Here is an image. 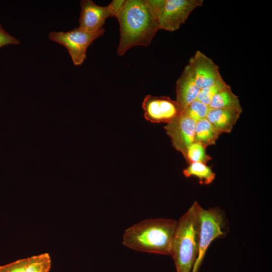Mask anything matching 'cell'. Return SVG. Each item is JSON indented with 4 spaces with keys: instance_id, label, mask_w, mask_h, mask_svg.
Wrapping results in <instances>:
<instances>
[{
    "instance_id": "16",
    "label": "cell",
    "mask_w": 272,
    "mask_h": 272,
    "mask_svg": "<svg viewBox=\"0 0 272 272\" xmlns=\"http://www.w3.org/2000/svg\"><path fill=\"white\" fill-rule=\"evenodd\" d=\"M50 268V257L45 253L28 257L25 272H49Z\"/></svg>"
},
{
    "instance_id": "15",
    "label": "cell",
    "mask_w": 272,
    "mask_h": 272,
    "mask_svg": "<svg viewBox=\"0 0 272 272\" xmlns=\"http://www.w3.org/2000/svg\"><path fill=\"white\" fill-rule=\"evenodd\" d=\"M183 174L186 177H195L200 184L208 185L215 180L216 174L211 168L201 162H194L183 170Z\"/></svg>"
},
{
    "instance_id": "11",
    "label": "cell",
    "mask_w": 272,
    "mask_h": 272,
    "mask_svg": "<svg viewBox=\"0 0 272 272\" xmlns=\"http://www.w3.org/2000/svg\"><path fill=\"white\" fill-rule=\"evenodd\" d=\"M200 91L194 82L189 65H186L176 84V101L182 111L196 100Z\"/></svg>"
},
{
    "instance_id": "2",
    "label": "cell",
    "mask_w": 272,
    "mask_h": 272,
    "mask_svg": "<svg viewBox=\"0 0 272 272\" xmlns=\"http://www.w3.org/2000/svg\"><path fill=\"white\" fill-rule=\"evenodd\" d=\"M177 224L166 218L142 221L125 230L123 244L138 251L170 255Z\"/></svg>"
},
{
    "instance_id": "18",
    "label": "cell",
    "mask_w": 272,
    "mask_h": 272,
    "mask_svg": "<svg viewBox=\"0 0 272 272\" xmlns=\"http://www.w3.org/2000/svg\"><path fill=\"white\" fill-rule=\"evenodd\" d=\"M209 109L208 105L195 100L190 103L182 113L197 121L206 118Z\"/></svg>"
},
{
    "instance_id": "10",
    "label": "cell",
    "mask_w": 272,
    "mask_h": 272,
    "mask_svg": "<svg viewBox=\"0 0 272 272\" xmlns=\"http://www.w3.org/2000/svg\"><path fill=\"white\" fill-rule=\"evenodd\" d=\"M80 6L78 28L86 31L93 32L103 28L106 19L113 17L109 5L101 6L92 0H82Z\"/></svg>"
},
{
    "instance_id": "20",
    "label": "cell",
    "mask_w": 272,
    "mask_h": 272,
    "mask_svg": "<svg viewBox=\"0 0 272 272\" xmlns=\"http://www.w3.org/2000/svg\"><path fill=\"white\" fill-rule=\"evenodd\" d=\"M28 258L18 260L0 266V272H25Z\"/></svg>"
},
{
    "instance_id": "17",
    "label": "cell",
    "mask_w": 272,
    "mask_h": 272,
    "mask_svg": "<svg viewBox=\"0 0 272 272\" xmlns=\"http://www.w3.org/2000/svg\"><path fill=\"white\" fill-rule=\"evenodd\" d=\"M206 149L200 143L194 142L187 148L185 160L188 164L201 162L206 164L212 158L207 154Z\"/></svg>"
},
{
    "instance_id": "5",
    "label": "cell",
    "mask_w": 272,
    "mask_h": 272,
    "mask_svg": "<svg viewBox=\"0 0 272 272\" xmlns=\"http://www.w3.org/2000/svg\"><path fill=\"white\" fill-rule=\"evenodd\" d=\"M104 28L89 32L76 28L67 31H52L49 39L64 47L68 51L73 64L79 66L86 59L88 47L105 32Z\"/></svg>"
},
{
    "instance_id": "12",
    "label": "cell",
    "mask_w": 272,
    "mask_h": 272,
    "mask_svg": "<svg viewBox=\"0 0 272 272\" xmlns=\"http://www.w3.org/2000/svg\"><path fill=\"white\" fill-rule=\"evenodd\" d=\"M242 112L234 108H210L206 118L221 133H230Z\"/></svg>"
},
{
    "instance_id": "4",
    "label": "cell",
    "mask_w": 272,
    "mask_h": 272,
    "mask_svg": "<svg viewBox=\"0 0 272 272\" xmlns=\"http://www.w3.org/2000/svg\"><path fill=\"white\" fill-rule=\"evenodd\" d=\"M156 16L159 30L179 29L190 14L201 7L203 0H148Z\"/></svg>"
},
{
    "instance_id": "14",
    "label": "cell",
    "mask_w": 272,
    "mask_h": 272,
    "mask_svg": "<svg viewBox=\"0 0 272 272\" xmlns=\"http://www.w3.org/2000/svg\"><path fill=\"white\" fill-rule=\"evenodd\" d=\"M208 106L210 108H234L242 110L238 96L233 93L229 85L216 94Z\"/></svg>"
},
{
    "instance_id": "13",
    "label": "cell",
    "mask_w": 272,
    "mask_h": 272,
    "mask_svg": "<svg viewBox=\"0 0 272 272\" xmlns=\"http://www.w3.org/2000/svg\"><path fill=\"white\" fill-rule=\"evenodd\" d=\"M221 133L206 118L201 119L195 123L194 142L200 143L206 148L215 145Z\"/></svg>"
},
{
    "instance_id": "6",
    "label": "cell",
    "mask_w": 272,
    "mask_h": 272,
    "mask_svg": "<svg viewBox=\"0 0 272 272\" xmlns=\"http://www.w3.org/2000/svg\"><path fill=\"white\" fill-rule=\"evenodd\" d=\"M200 222L198 254L192 272H197L211 243L225 234V222L222 211L218 208L208 210L198 207Z\"/></svg>"
},
{
    "instance_id": "7",
    "label": "cell",
    "mask_w": 272,
    "mask_h": 272,
    "mask_svg": "<svg viewBox=\"0 0 272 272\" xmlns=\"http://www.w3.org/2000/svg\"><path fill=\"white\" fill-rule=\"evenodd\" d=\"M144 116L152 123H166L174 120L182 111L176 100L165 96L147 95L142 102Z\"/></svg>"
},
{
    "instance_id": "19",
    "label": "cell",
    "mask_w": 272,
    "mask_h": 272,
    "mask_svg": "<svg viewBox=\"0 0 272 272\" xmlns=\"http://www.w3.org/2000/svg\"><path fill=\"white\" fill-rule=\"evenodd\" d=\"M228 86V85L222 80L215 85L201 89L196 100L208 106L212 98Z\"/></svg>"
},
{
    "instance_id": "22",
    "label": "cell",
    "mask_w": 272,
    "mask_h": 272,
    "mask_svg": "<svg viewBox=\"0 0 272 272\" xmlns=\"http://www.w3.org/2000/svg\"><path fill=\"white\" fill-rule=\"evenodd\" d=\"M125 1L124 0H113L109 4L112 11L113 17H116Z\"/></svg>"
},
{
    "instance_id": "1",
    "label": "cell",
    "mask_w": 272,
    "mask_h": 272,
    "mask_svg": "<svg viewBox=\"0 0 272 272\" xmlns=\"http://www.w3.org/2000/svg\"><path fill=\"white\" fill-rule=\"evenodd\" d=\"M116 18L119 26V56L134 46H149L159 30L148 0L125 1Z\"/></svg>"
},
{
    "instance_id": "9",
    "label": "cell",
    "mask_w": 272,
    "mask_h": 272,
    "mask_svg": "<svg viewBox=\"0 0 272 272\" xmlns=\"http://www.w3.org/2000/svg\"><path fill=\"white\" fill-rule=\"evenodd\" d=\"M188 65L196 85L200 90L223 80L218 66L199 50L190 59Z\"/></svg>"
},
{
    "instance_id": "21",
    "label": "cell",
    "mask_w": 272,
    "mask_h": 272,
    "mask_svg": "<svg viewBox=\"0 0 272 272\" xmlns=\"http://www.w3.org/2000/svg\"><path fill=\"white\" fill-rule=\"evenodd\" d=\"M20 41L7 32L0 23V49L9 45L19 44Z\"/></svg>"
},
{
    "instance_id": "3",
    "label": "cell",
    "mask_w": 272,
    "mask_h": 272,
    "mask_svg": "<svg viewBox=\"0 0 272 272\" xmlns=\"http://www.w3.org/2000/svg\"><path fill=\"white\" fill-rule=\"evenodd\" d=\"M199 205L195 201L177 221L170 255L177 272H192L198 251Z\"/></svg>"
},
{
    "instance_id": "8",
    "label": "cell",
    "mask_w": 272,
    "mask_h": 272,
    "mask_svg": "<svg viewBox=\"0 0 272 272\" xmlns=\"http://www.w3.org/2000/svg\"><path fill=\"white\" fill-rule=\"evenodd\" d=\"M196 122L182 112L164 127L173 147L182 154L184 159L188 147L194 142Z\"/></svg>"
}]
</instances>
